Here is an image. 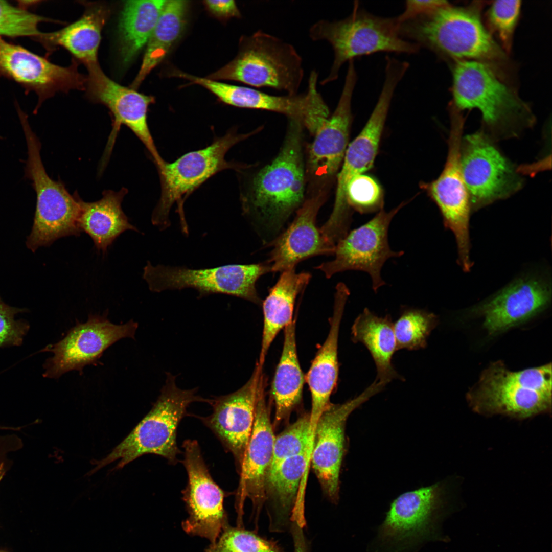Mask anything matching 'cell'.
I'll use <instances>...</instances> for the list:
<instances>
[{
	"label": "cell",
	"instance_id": "cell-39",
	"mask_svg": "<svg viewBox=\"0 0 552 552\" xmlns=\"http://www.w3.org/2000/svg\"><path fill=\"white\" fill-rule=\"evenodd\" d=\"M205 552H283L273 541L241 527L229 526Z\"/></svg>",
	"mask_w": 552,
	"mask_h": 552
},
{
	"label": "cell",
	"instance_id": "cell-5",
	"mask_svg": "<svg viewBox=\"0 0 552 552\" xmlns=\"http://www.w3.org/2000/svg\"><path fill=\"white\" fill-rule=\"evenodd\" d=\"M551 363L513 372L498 361L482 373L467 399L478 413L524 420L551 412Z\"/></svg>",
	"mask_w": 552,
	"mask_h": 552
},
{
	"label": "cell",
	"instance_id": "cell-1",
	"mask_svg": "<svg viewBox=\"0 0 552 552\" xmlns=\"http://www.w3.org/2000/svg\"><path fill=\"white\" fill-rule=\"evenodd\" d=\"M481 7L479 2L465 7L448 4L400 24V34L444 58L481 63L515 87L516 66L484 25Z\"/></svg>",
	"mask_w": 552,
	"mask_h": 552
},
{
	"label": "cell",
	"instance_id": "cell-23",
	"mask_svg": "<svg viewBox=\"0 0 552 552\" xmlns=\"http://www.w3.org/2000/svg\"><path fill=\"white\" fill-rule=\"evenodd\" d=\"M264 381L261 375L254 426L239 472L235 502L239 518H241L246 498L251 500L257 512L266 500V478L272 461L275 436L266 405Z\"/></svg>",
	"mask_w": 552,
	"mask_h": 552
},
{
	"label": "cell",
	"instance_id": "cell-15",
	"mask_svg": "<svg viewBox=\"0 0 552 552\" xmlns=\"http://www.w3.org/2000/svg\"><path fill=\"white\" fill-rule=\"evenodd\" d=\"M405 204L402 202L389 212L383 209L366 223L348 232L336 244L334 259L315 268L327 278L347 270L364 271L370 275L373 290L377 292L385 284L381 273L385 262L404 254L403 251L391 249L388 232L393 218Z\"/></svg>",
	"mask_w": 552,
	"mask_h": 552
},
{
	"label": "cell",
	"instance_id": "cell-40",
	"mask_svg": "<svg viewBox=\"0 0 552 552\" xmlns=\"http://www.w3.org/2000/svg\"><path fill=\"white\" fill-rule=\"evenodd\" d=\"M346 199L351 210L359 213L378 212L383 209V194L380 185L372 176L364 174L350 181Z\"/></svg>",
	"mask_w": 552,
	"mask_h": 552
},
{
	"label": "cell",
	"instance_id": "cell-18",
	"mask_svg": "<svg viewBox=\"0 0 552 552\" xmlns=\"http://www.w3.org/2000/svg\"><path fill=\"white\" fill-rule=\"evenodd\" d=\"M343 89L331 117L314 133L306 162V181L311 194L327 193L342 164L347 147L352 115V99L357 76L353 60L348 62Z\"/></svg>",
	"mask_w": 552,
	"mask_h": 552
},
{
	"label": "cell",
	"instance_id": "cell-19",
	"mask_svg": "<svg viewBox=\"0 0 552 552\" xmlns=\"http://www.w3.org/2000/svg\"><path fill=\"white\" fill-rule=\"evenodd\" d=\"M88 69L86 86L91 99L105 105L112 116V129L103 156L108 160L122 125L128 127L148 150L156 167L165 160L160 155L150 132L147 121L149 106L154 97L122 86L107 77L98 62L86 65Z\"/></svg>",
	"mask_w": 552,
	"mask_h": 552
},
{
	"label": "cell",
	"instance_id": "cell-36",
	"mask_svg": "<svg viewBox=\"0 0 552 552\" xmlns=\"http://www.w3.org/2000/svg\"><path fill=\"white\" fill-rule=\"evenodd\" d=\"M313 437L310 415L299 418L274 438L272 458L269 469L286 458L307 451L311 452Z\"/></svg>",
	"mask_w": 552,
	"mask_h": 552
},
{
	"label": "cell",
	"instance_id": "cell-43",
	"mask_svg": "<svg viewBox=\"0 0 552 552\" xmlns=\"http://www.w3.org/2000/svg\"><path fill=\"white\" fill-rule=\"evenodd\" d=\"M204 5L213 15L221 18L240 17V12L236 2L233 0L205 1Z\"/></svg>",
	"mask_w": 552,
	"mask_h": 552
},
{
	"label": "cell",
	"instance_id": "cell-2",
	"mask_svg": "<svg viewBox=\"0 0 552 552\" xmlns=\"http://www.w3.org/2000/svg\"><path fill=\"white\" fill-rule=\"evenodd\" d=\"M303 125L289 120L285 139L270 163L242 186L244 214L270 242L280 234L289 216L304 201L307 183L303 151Z\"/></svg>",
	"mask_w": 552,
	"mask_h": 552
},
{
	"label": "cell",
	"instance_id": "cell-31",
	"mask_svg": "<svg viewBox=\"0 0 552 552\" xmlns=\"http://www.w3.org/2000/svg\"><path fill=\"white\" fill-rule=\"evenodd\" d=\"M106 11L97 7L89 9L79 19L51 33H42L34 39L48 51L61 46L86 65L98 62L97 54Z\"/></svg>",
	"mask_w": 552,
	"mask_h": 552
},
{
	"label": "cell",
	"instance_id": "cell-41",
	"mask_svg": "<svg viewBox=\"0 0 552 552\" xmlns=\"http://www.w3.org/2000/svg\"><path fill=\"white\" fill-rule=\"evenodd\" d=\"M28 311L9 306L0 297V349L21 345L30 326L27 320L15 317Z\"/></svg>",
	"mask_w": 552,
	"mask_h": 552
},
{
	"label": "cell",
	"instance_id": "cell-35",
	"mask_svg": "<svg viewBox=\"0 0 552 552\" xmlns=\"http://www.w3.org/2000/svg\"><path fill=\"white\" fill-rule=\"evenodd\" d=\"M438 323L433 313L416 308H407L393 324L397 351L425 348L427 339Z\"/></svg>",
	"mask_w": 552,
	"mask_h": 552
},
{
	"label": "cell",
	"instance_id": "cell-27",
	"mask_svg": "<svg viewBox=\"0 0 552 552\" xmlns=\"http://www.w3.org/2000/svg\"><path fill=\"white\" fill-rule=\"evenodd\" d=\"M311 451L286 458L268 470L266 478V499L272 502L269 514L271 531L282 532L290 525L300 484L310 461Z\"/></svg>",
	"mask_w": 552,
	"mask_h": 552
},
{
	"label": "cell",
	"instance_id": "cell-32",
	"mask_svg": "<svg viewBox=\"0 0 552 552\" xmlns=\"http://www.w3.org/2000/svg\"><path fill=\"white\" fill-rule=\"evenodd\" d=\"M304 380L297 355L295 323L293 320L285 327L283 350L272 384L277 423L287 418L300 402Z\"/></svg>",
	"mask_w": 552,
	"mask_h": 552
},
{
	"label": "cell",
	"instance_id": "cell-3",
	"mask_svg": "<svg viewBox=\"0 0 552 552\" xmlns=\"http://www.w3.org/2000/svg\"><path fill=\"white\" fill-rule=\"evenodd\" d=\"M452 75L451 104L461 112L478 109L483 130L494 141L518 136L535 124L532 109L516 88L486 65L471 60L455 61Z\"/></svg>",
	"mask_w": 552,
	"mask_h": 552
},
{
	"label": "cell",
	"instance_id": "cell-38",
	"mask_svg": "<svg viewBox=\"0 0 552 552\" xmlns=\"http://www.w3.org/2000/svg\"><path fill=\"white\" fill-rule=\"evenodd\" d=\"M50 19L28 11L20 5L14 6L8 1H0V37L11 38L30 37L34 39L42 32L40 23Z\"/></svg>",
	"mask_w": 552,
	"mask_h": 552
},
{
	"label": "cell",
	"instance_id": "cell-37",
	"mask_svg": "<svg viewBox=\"0 0 552 552\" xmlns=\"http://www.w3.org/2000/svg\"><path fill=\"white\" fill-rule=\"evenodd\" d=\"M521 6L520 1H496L491 4L486 14V28L493 37L497 38L500 47L508 54L511 50Z\"/></svg>",
	"mask_w": 552,
	"mask_h": 552
},
{
	"label": "cell",
	"instance_id": "cell-16",
	"mask_svg": "<svg viewBox=\"0 0 552 552\" xmlns=\"http://www.w3.org/2000/svg\"><path fill=\"white\" fill-rule=\"evenodd\" d=\"M182 447L181 463L188 481L181 492L189 514L182 527L188 534L205 538L214 544L229 526L223 505L226 494L212 478L198 442L187 439Z\"/></svg>",
	"mask_w": 552,
	"mask_h": 552
},
{
	"label": "cell",
	"instance_id": "cell-30",
	"mask_svg": "<svg viewBox=\"0 0 552 552\" xmlns=\"http://www.w3.org/2000/svg\"><path fill=\"white\" fill-rule=\"evenodd\" d=\"M351 333L352 340L362 343L370 353L376 367L375 381L386 385L394 379L402 380L392 363L397 349L389 315L379 317L365 308L355 319Z\"/></svg>",
	"mask_w": 552,
	"mask_h": 552
},
{
	"label": "cell",
	"instance_id": "cell-44",
	"mask_svg": "<svg viewBox=\"0 0 552 552\" xmlns=\"http://www.w3.org/2000/svg\"><path fill=\"white\" fill-rule=\"evenodd\" d=\"M0 552H1V551H0Z\"/></svg>",
	"mask_w": 552,
	"mask_h": 552
},
{
	"label": "cell",
	"instance_id": "cell-6",
	"mask_svg": "<svg viewBox=\"0 0 552 552\" xmlns=\"http://www.w3.org/2000/svg\"><path fill=\"white\" fill-rule=\"evenodd\" d=\"M309 35L313 41L328 42L334 52L330 72L320 81L321 85L336 80L342 65L355 58L378 52L410 54L420 49L401 36L396 17L375 15L360 8L357 1L348 17L339 20H318L309 29Z\"/></svg>",
	"mask_w": 552,
	"mask_h": 552
},
{
	"label": "cell",
	"instance_id": "cell-7",
	"mask_svg": "<svg viewBox=\"0 0 552 552\" xmlns=\"http://www.w3.org/2000/svg\"><path fill=\"white\" fill-rule=\"evenodd\" d=\"M239 45L237 56L207 78L298 94L304 70L302 58L292 45L262 30L242 37Z\"/></svg>",
	"mask_w": 552,
	"mask_h": 552
},
{
	"label": "cell",
	"instance_id": "cell-29",
	"mask_svg": "<svg viewBox=\"0 0 552 552\" xmlns=\"http://www.w3.org/2000/svg\"><path fill=\"white\" fill-rule=\"evenodd\" d=\"M308 272L296 273L295 268L282 272L262 303L264 314L261 352L258 364L262 366L268 350L277 334L292 320L295 301L311 279Z\"/></svg>",
	"mask_w": 552,
	"mask_h": 552
},
{
	"label": "cell",
	"instance_id": "cell-42",
	"mask_svg": "<svg viewBox=\"0 0 552 552\" xmlns=\"http://www.w3.org/2000/svg\"><path fill=\"white\" fill-rule=\"evenodd\" d=\"M448 4L445 1H407L404 11L396 18L400 24L428 14Z\"/></svg>",
	"mask_w": 552,
	"mask_h": 552
},
{
	"label": "cell",
	"instance_id": "cell-22",
	"mask_svg": "<svg viewBox=\"0 0 552 552\" xmlns=\"http://www.w3.org/2000/svg\"><path fill=\"white\" fill-rule=\"evenodd\" d=\"M262 367L257 363L249 380L239 389L210 399L212 413L198 417L232 454L238 472L254 426Z\"/></svg>",
	"mask_w": 552,
	"mask_h": 552
},
{
	"label": "cell",
	"instance_id": "cell-14",
	"mask_svg": "<svg viewBox=\"0 0 552 552\" xmlns=\"http://www.w3.org/2000/svg\"><path fill=\"white\" fill-rule=\"evenodd\" d=\"M398 82L392 77L385 78L377 103L360 133L348 145L340 170L337 175V186L333 211L323 225L324 230L333 237L346 234L351 222V209L346 193L350 181L371 168L376 155L391 101Z\"/></svg>",
	"mask_w": 552,
	"mask_h": 552
},
{
	"label": "cell",
	"instance_id": "cell-26",
	"mask_svg": "<svg viewBox=\"0 0 552 552\" xmlns=\"http://www.w3.org/2000/svg\"><path fill=\"white\" fill-rule=\"evenodd\" d=\"M350 291L343 283L336 287L334 311L328 336L318 350L306 376L312 399L310 415L312 433L317 421L330 404V397L338 376V340L340 322Z\"/></svg>",
	"mask_w": 552,
	"mask_h": 552
},
{
	"label": "cell",
	"instance_id": "cell-17",
	"mask_svg": "<svg viewBox=\"0 0 552 552\" xmlns=\"http://www.w3.org/2000/svg\"><path fill=\"white\" fill-rule=\"evenodd\" d=\"M137 328L133 320L118 325L109 321L106 315H90L86 322L77 324L62 339L41 350L53 353L43 364V376L57 379L73 370L82 373L86 365L98 363L103 352L117 341L134 339Z\"/></svg>",
	"mask_w": 552,
	"mask_h": 552
},
{
	"label": "cell",
	"instance_id": "cell-25",
	"mask_svg": "<svg viewBox=\"0 0 552 552\" xmlns=\"http://www.w3.org/2000/svg\"><path fill=\"white\" fill-rule=\"evenodd\" d=\"M551 300V289L540 279L526 277L510 283L474 311L484 318L490 334L504 331L542 311Z\"/></svg>",
	"mask_w": 552,
	"mask_h": 552
},
{
	"label": "cell",
	"instance_id": "cell-33",
	"mask_svg": "<svg viewBox=\"0 0 552 552\" xmlns=\"http://www.w3.org/2000/svg\"><path fill=\"white\" fill-rule=\"evenodd\" d=\"M166 1L125 2L119 25L120 54L124 63L131 62L147 44Z\"/></svg>",
	"mask_w": 552,
	"mask_h": 552
},
{
	"label": "cell",
	"instance_id": "cell-12",
	"mask_svg": "<svg viewBox=\"0 0 552 552\" xmlns=\"http://www.w3.org/2000/svg\"><path fill=\"white\" fill-rule=\"evenodd\" d=\"M449 110L450 130L445 166L436 179L421 184V188L439 208L445 227L453 233L459 263L463 270L467 271L472 266L469 232L471 206L463 177L460 160L465 119L462 112L452 106H450Z\"/></svg>",
	"mask_w": 552,
	"mask_h": 552
},
{
	"label": "cell",
	"instance_id": "cell-8",
	"mask_svg": "<svg viewBox=\"0 0 552 552\" xmlns=\"http://www.w3.org/2000/svg\"><path fill=\"white\" fill-rule=\"evenodd\" d=\"M20 124L27 146L25 176L31 181L36 194L34 221L26 242L28 248L34 252L59 238L80 235V198L71 195L61 181L50 177L41 160L39 139L28 120Z\"/></svg>",
	"mask_w": 552,
	"mask_h": 552
},
{
	"label": "cell",
	"instance_id": "cell-28",
	"mask_svg": "<svg viewBox=\"0 0 552 552\" xmlns=\"http://www.w3.org/2000/svg\"><path fill=\"white\" fill-rule=\"evenodd\" d=\"M127 190H106L102 197L96 201L80 200L78 225L81 232L87 234L98 250L105 252L108 247L122 233L137 228L131 224L122 209L121 204Z\"/></svg>",
	"mask_w": 552,
	"mask_h": 552
},
{
	"label": "cell",
	"instance_id": "cell-4",
	"mask_svg": "<svg viewBox=\"0 0 552 552\" xmlns=\"http://www.w3.org/2000/svg\"><path fill=\"white\" fill-rule=\"evenodd\" d=\"M165 383L151 410L131 432L104 458L96 462L90 474L119 460V469L148 454L166 458L172 465L181 453L177 444V431L181 420L188 416L187 408L196 402L210 403V399L197 394V389H183L176 384V376L167 373Z\"/></svg>",
	"mask_w": 552,
	"mask_h": 552
},
{
	"label": "cell",
	"instance_id": "cell-45",
	"mask_svg": "<svg viewBox=\"0 0 552 552\" xmlns=\"http://www.w3.org/2000/svg\"></svg>",
	"mask_w": 552,
	"mask_h": 552
},
{
	"label": "cell",
	"instance_id": "cell-11",
	"mask_svg": "<svg viewBox=\"0 0 552 552\" xmlns=\"http://www.w3.org/2000/svg\"><path fill=\"white\" fill-rule=\"evenodd\" d=\"M270 271L267 262L251 264H228L214 268L191 269L183 266H153L148 261L143 278L152 291L193 288L199 297L211 294L238 297L260 305L256 288L259 278Z\"/></svg>",
	"mask_w": 552,
	"mask_h": 552
},
{
	"label": "cell",
	"instance_id": "cell-9",
	"mask_svg": "<svg viewBox=\"0 0 552 552\" xmlns=\"http://www.w3.org/2000/svg\"><path fill=\"white\" fill-rule=\"evenodd\" d=\"M257 131L241 134L232 129L203 148L187 152L172 163L166 162L158 171L160 194L152 214V224L160 229L168 227L170 211L177 202L182 231H187L188 226L183 210V198L217 173L227 169H238L239 165L226 160L227 152Z\"/></svg>",
	"mask_w": 552,
	"mask_h": 552
},
{
	"label": "cell",
	"instance_id": "cell-34",
	"mask_svg": "<svg viewBox=\"0 0 552 552\" xmlns=\"http://www.w3.org/2000/svg\"><path fill=\"white\" fill-rule=\"evenodd\" d=\"M187 1H167L146 44L139 72L131 87H139L147 75L166 57L180 37L186 22Z\"/></svg>",
	"mask_w": 552,
	"mask_h": 552
},
{
	"label": "cell",
	"instance_id": "cell-20",
	"mask_svg": "<svg viewBox=\"0 0 552 552\" xmlns=\"http://www.w3.org/2000/svg\"><path fill=\"white\" fill-rule=\"evenodd\" d=\"M385 385L374 381L360 395L342 404H330L316 424L310 461L324 493L333 503L339 499V475L344 451V430L349 415Z\"/></svg>",
	"mask_w": 552,
	"mask_h": 552
},
{
	"label": "cell",
	"instance_id": "cell-13",
	"mask_svg": "<svg viewBox=\"0 0 552 552\" xmlns=\"http://www.w3.org/2000/svg\"><path fill=\"white\" fill-rule=\"evenodd\" d=\"M483 130L467 135L461 146V167L471 209L506 198L522 188L517 169Z\"/></svg>",
	"mask_w": 552,
	"mask_h": 552
},
{
	"label": "cell",
	"instance_id": "cell-21",
	"mask_svg": "<svg viewBox=\"0 0 552 552\" xmlns=\"http://www.w3.org/2000/svg\"><path fill=\"white\" fill-rule=\"evenodd\" d=\"M0 77L19 84L26 93L34 92L42 103L58 91L83 89L87 77L79 73L75 63L68 67L55 64L24 47L7 42L0 37Z\"/></svg>",
	"mask_w": 552,
	"mask_h": 552
},
{
	"label": "cell",
	"instance_id": "cell-10",
	"mask_svg": "<svg viewBox=\"0 0 552 552\" xmlns=\"http://www.w3.org/2000/svg\"><path fill=\"white\" fill-rule=\"evenodd\" d=\"M445 505L439 484L400 495L378 528L376 544L384 552H409L428 541L445 540L440 530Z\"/></svg>",
	"mask_w": 552,
	"mask_h": 552
},
{
	"label": "cell",
	"instance_id": "cell-24",
	"mask_svg": "<svg viewBox=\"0 0 552 552\" xmlns=\"http://www.w3.org/2000/svg\"><path fill=\"white\" fill-rule=\"evenodd\" d=\"M326 194H310L296 211L290 224L271 242L273 248L267 261L270 271L282 272L295 268L297 264L309 258L334 254L335 246L326 240L316 224Z\"/></svg>",
	"mask_w": 552,
	"mask_h": 552
}]
</instances>
